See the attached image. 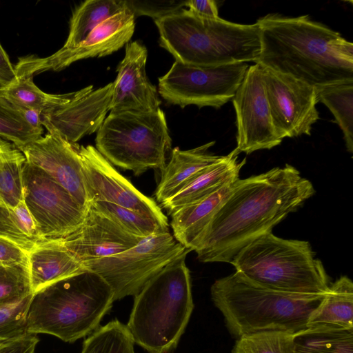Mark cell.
I'll return each instance as SVG.
<instances>
[{
  "label": "cell",
  "mask_w": 353,
  "mask_h": 353,
  "mask_svg": "<svg viewBox=\"0 0 353 353\" xmlns=\"http://www.w3.org/2000/svg\"><path fill=\"white\" fill-rule=\"evenodd\" d=\"M310 181L291 165L239 179L195 249L203 263H231L238 253L314 195Z\"/></svg>",
  "instance_id": "obj_1"
},
{
  "label": "cell",
  "mask_w": 353,
  "mask_h": 353,
  "mask_svg": "<svg viewBox=\"0 0 353 353\" xmlns=\"http://www.w3.org/2000/svg\"><path fill=\"white\" fill-rule=\"evenodd\" d=\"M256 22L261 45L256 64L316 89L353 82V44L339 32L308 15L269 14Z\"/></svg>",
  "instance_id": "obj_2"
},
{
  "label": "cell",
  "mask_w": 353,
  "mask_h": 353,
  "mask_svg": "<svg viewBox=\"0 0 353 353\" xmlns=\"http://www.w3.org/2000/svg\"><path fill=\"white\" fill-rule=\"evenodd\" d=\"M210 294L228 331L239 339L259 332L296 334L307 329L309 318L325 294L281 292L256 284L235 272L216 280Z\"/></svg>",
  "instance_id": "obj_3"
},
{
  "label": "cell",
  "mask_w": 353,
  "mask_h": 353,
  "mask_svg": "<svg viewBox=\"0 0 353 353\" xmlns=\"http://www.w3.org/2000/svg\"><path fill=\"white\" fill-rule=\"evenodd\" d=\"M159 45L183 64L219 66L257 62L261 53L260 28L219 17H199L188 9L154 19Z\"/></svg>",
  "instance_id": "obj_4"
},
{
  "label": "cell",
  "mask_w": 353,
  "mask_h": 353,
  "mask_svg": "<svg viewBox=\"0 0 353 353\" xmlns=\"http://www.w3.org/2000/svg\"><path fill=\"white\" fill-rule=\"evenodd\" d=\"M114 301V292L88 269L33 294L26 323L28 334L45 333L73 343L99 328Z\"/></svg>",
  "instance_id": "obj_5"
},
{
  "label": "cell",
  "mask_w": 353,
  "mask_h": 353,
  "mask_svg": "<svg viewBox=\"0 0 353 353\" xmlns=\"http://www.w3.org/2000/svg\"><path fill=\"white\" fill-rule=\"evenodd\" d=\"M186 250L150 279L134 296L126 325L134 343L149 353H170L194 309Z\"/></svg>",
  "instance_id": "obj_6"
},
{
  "label": "cell",
  "mask_w": 353,
  "mask_h": 353,
  "mask_svg": "<svg viewBox=\"0 0 353 353\" xmlns=\"http://www.w3.org/2000/svg\"><path fill=\"white\" fill-rule=\"evenodd\" d=\"M307 241L267 232L244 247L230 264L264 288L288 294H325L330 285L321 261Z\"/></svg>",
  "instance_id": "obj_7"
},
{
  "label": "cell",
  "mask_w": 353,
  "mask_h": 353,
  "mask_svg": "<svg viewBox=\"0 0 353 353\" xmlns=\"http://www.w3.org/2000/svg\"><path fill=\"white\" fill-rule=\"evenodd\" d=\"M96 149L110 163L140 175L148 169L161 170L172 151L165 114L110 112L97 131Z\"/></svg>",
  "instance_id": "obj_8"
},
{
  "label": "cell",
  "mask_w": 353,
  "mask_h": 353,
  "mask_svg": "<svg viewBox=\"0 0 353 353\" xmlns=\"http://www.w3.org/2000/svg\"><path fill=\"white\" fill-rule=\"evenodd\" d=\"M186 250L168 231L143 238L125 251L84 267L109 284L116 301L137 294L150 279Z\"/></svg>",
  "instance_id": "obj_9"
},
{
  "label": "cell",
  "mask_w": 353,
  "mask_h": 353,
  "mask_svg": "<svg viewBox=\"0 0 353 353\" xmlns=\"http://www.w3.org/2000/svg\"><path fill=\"white\" fill-rule=\"evenodd\" d=\"M248 67L246 63L194 66L175 61L159 79L158 93L167 103L181 108H219L232 99Z\"/></svg>",
  "instance_id": "obj_10"
},
{
  "label": "cell",
  "mask_w": 353,
  "mask_h": 353,
  "mask_svg": "<svg viewBox=\"0 0 353 353\" xmlns=\"http://www.w3.org/2000/svg\"><path fill=\"white\" fill-rule=\"evenodd\" d=\"M23 196L46 239L63 238L74 232L84 221L88 210L46 172L27 161L23 170Z\"/></svg>",
  "instance_id": "obj_11"
},
{
  "label": "cell",
  "mask_w": 353,
  "mask_h": 353,
  "mask_svg": "<svg viewBox=\"0 0 353 353\" xmlns=\"http://www.w3.org/2000/svg\"><path fill=\"white\" fill-rule=\"evenodd\" d=\"M135 16L128 7L97 26L78 46L62 47L53 54L19 58L17 76L33 77L48 70L59 71L83 59L110 55L129 43L135 29Z\"/></svg>",
  "instance_id": "obj_12"
},
{
  "label": "cell",
  "mask_w": 353,
  "mask_h": 353,
  "mask_svg": "<svg viewBox=\"0 0 353 353\" xmlns=\"http://www.w3.org/2000/svg\"><path fill=\"white\" fill-rule=\"evenodd\" d=\"M273 125L279 137L310 135L319 119L316 88L290 75L261 67Z\"/></svg>",
  "instance_id": "obj_13"
},
{
  "label": "cell",
  "mask_w": 353,
  "mask_h": 353,
  "mask_svg": "<svg viewBox=\"0 0 353 353\" xmlns=\"http://www.w3.org/2000/svg\"><path fill=\"white\" fill-rule=\"evenodd\" d=\"M232 101L237 128L236 148L240 152L270 150L282 142L272 123L259 65L248 67Z\"/></svg>",
  "instance_id": "obj_14"
},
{
  "label": "cell",
  "mask_w": 353,
  "mask_h": 353,
  "mask_svg": "<svg viewBox=\"0 0 353 353\" xmlns=\"http://www.w3.org/2000/svg\"><path fill=\"white\" fill-rule=\"evenodd\" d=\"M85 187L91 201L128 208L169 228L167 216L152 198L138 190L92 145L79 146Z\"/></svg>",
  "instance_id": "obj_15"
},
{
  "label": "cell",
  "mask_w": 353,
  "mask_h": 353,
  "mask_svg": "<svg viewBox=\"0 0 353 353\" xmlns=\"http://www.w3.org/2000/svg\"><path fill=\"white\" fill-rule=\"evenodd\" d=\"M79 146L55 132L48 133L19 150L26 161L44 172L65 189L85 209L89 208Z\"/></svg>",
  "instance_id": "obj_16"
},
{
  "label": "cell",
  "mask_w": 353,
  "mask_h": 353,
  "mask_svg": "<svg viewBox=\"0 0 353 353\" xmlns=\"http://www.w3.org/2000/svg\"><path fill=\"white\" fill-rule=\"evenodd\" d=\"M112 85L93 90L90 85L76 91L69 102L41 114L42 125L72 143L98 131L110 111Z\"/></svg>",
  "instance_id": "obj_17"
},
{
  "label": "cell",
  "mask_w": 353,
  "mask_h": 353,
  "mask_svg": "<svg viewBox=\"0 0 353 353\" xmlns=\"http://www.w3.org/2000/svg\"><path fill=\"white\" fill-rule=\"evenodd\" d=\"M143 239L89 205L81 225L69 235L57 239L84 266L125 251Z\"/></svg>",
  "instance_id": "obj_18"
},
{
  "label": "cell",
  "mask_w": 353,
  "mask_h": 353,
  "mask_svg": "<svg viewBox=\"0 0 353 353\" xmlns=\"http://www.w3.org/2000/svg\"><path fill=\"white\" fill-rule=\"evenodd\" d=\"M147 57L148 50L141 42L126 44L124 58L112 82L110 112H149L159 108L161 101L157 88L146 74Z\"/></svg>",
  "instance_id": "obj_19"
},
{
  "label": "cell",
  "mask_w": 353,
  "mask_h": 353,
  "mask_svg": "<svg viewBox=\"0 0 353 353\" xmlns=\"http://www.w3.org/2000/svg\"><path fill=\"white\" fill-rule=\"evenodd\" d=\"M240 152L234 149L228 154L199 172L180 192L161 203L163 208L171 215L179 209L196 202L222 186L239 179V172L246 159L239 161Z\"/></svg>",
  "instance_id": "obj_20"
},
{
  "label": "cell",
  "mask_w": 353,
  "mask_h": 353,
  "mask_svg": "<svg viewBox=\"0 0 353 353\" xmlns=\"http://www.w3.org/2000/svg\"><path fill=\"white\" fill-rule=\"evenodd\" d=\"M236 181L222 186L171 214L173 236L179 243L190 251L195 250L214 216L234 188Z\"/></svg>",
  "instance_id": "obj_21"
},
{
  "label": "cell",
  "mask_w": 353,
  "mask_h": 353,
  "mask_svg": "<svg viewBox=\"0 0 353 353\" xmlns=\"http://www.w3.org/2000/svg\"><path fill=\"white\" fill-rule=\"evenodd\" d=\"M85 269L57 239H46L28 254V273L33 294Z\"/></svg>",
  "instance_id": "obj_22"
},
{
  "label": "cell",
  "mask_w": 353,
  "mask_h": 353,
  "mask_svg": "<svg viewBox=\"0 0 353 353\" xmlns=\"http://www.w3.org/2000/svg\"><path fill=\"white\" fill-rule=\"evenodd\" d=\"M214 143L211 141L187 150L179 148L172 150L155 190L158 202L161 203L176 194L203 169L221 157L209 152Z\"/></svg>",
  "instance_id": "obj_23"
},
{
  "label": "cell",
  "mask_w": 353,
  "mask_h": 353,
  "mask_svg": "<svg viewBox=\"0 0 353 353\" xmlns=\"http://www.w3.org/2000/svg\"><path fill=\"white\" fill-rule=\"evenodd\" d=\"M307 328L353 329V283L349 277L341 276L330 283Z\"/></svg>",
  "instance_id": "obj_24"
},
{
  "label": "cell",
  "mask_w": 353,
  "mask_h": 353,
  "mask_svg": "<svg viewBox=\"0 0 353 353\" xmlns=\"http://www.w3.org/2000/svg\"><path fill=\"white\" fill-rule=\"evenodd\" d=\"M128 8L126 0H88L73 13L63 48L78 46L100 23Z\"/></svg>",
  "instance_id": "obj_25"
},
{
  "label": "cell",
  "mask_w": 353,
  "mask_h": 353,
  "mask_svg": "<svg viewBox=\"0 0 353 353\" xmlns=\"http://www.w3.org/2000/svg\"><path fill=\"white\" fill-rule=\"evenodd\" d=\"M12 85L0 88V96L19 109L35 110L41 114L72 100L76 92L63 94H48L33 82L31 76H17Z\"/></svg>",
  "instance_id": "obj_26"
},
{
  "label": "cell",
  "mask_w": 353,
  "mask_h": 353,
  "mask_svg": "<svg viewBox=\"0 0 353 353\" xmlns=\"http://www.w3.org/2000/svg\"><path fill=\"white\" fill-rule=\"evenodd\" d=\"M0 236L27 252L46 240L41 236L23 201L13 208L0 205Z\"/></svg>",
  "instance_id": "obj_27"
},
{
  "label": "cell",
  "mask_w": 353,
  "mask_h": 353,
  "mask_svg": "<svg viewBox=\"0 0 353 353\" xmlns=\"http://www.w3.org/2000/svg\"><path fill=\"white\" fill-rule=\"evenodd\" d=\"M24 154L13 143L0 138V205L13 208L23 200Z\"/></svg>",
  "instance_id": "obj_28"
},
{
  "label": "cell",
  "mask_w": 353,
  "mask_h": 353,
  "mask_svg": "<svg viewBox=\"0 0 353 353\" xmlns=\"http://www.w3.org/2000/svg\"><path fill=\"white\" fill-rule=\"evenodd\" d=\"M294 353H353V329L307 328L294 334Z\"/></svg>",
  "instance_id": "obj_29"
},
{
  "label": "cell",
  "mask_w": 353,
  "mask_h": 353,
  "mask_svg": "<svg viewBox=\"0 0 353 353\" xmlns=\"http://www.w3.org/2000/svg\"><path fill=\"white\" fill-rule=\"evenodd\" d=\"M317 101L327 107L343 133L348 152H353V82L316 89Z\"/></svg>",
  "instance_id": "obj_30"
},
{
  "label": "cell",
  "mask_w": 353,
  "mask_h": 353,
  "mask_svg": "<svg viewBox=\"0 0 353 353\" xmlns=\"http://www.w3.org/2000/svg\"><path fill=\"white\" fill-rule=\"evenodd\" d=\"M134 345L126 325L115 319L92 333L83 341L81 353H135Z\"/></svg>",
  "instance_id": "obj_31"
},
{
  "label": "cell",
  "mask_w": 353,
  "mask_h": 353,
  "mask_svg": "<svg viewBox=\"0 0 353 353\" xmlns=\"http://www.w3.org/2000/svg\"><path fill=\"white\" fill-rule=\"evenodd\" d=\"M89 205L110 217L131 234L141 238L169 231V228L155 219L128 208L101 201H91Z\"/></svg>",
  "instance_id": "obj_32"
},
{
  "label": "cell",
  "mask_w": 353,
  "mask_h": 353,
  "mask_svg": "<svg viewBox=\"0 0 353 353\" xmlns=\"http://www.w3.org/2000/svg\"><path fill=\"white\" fill-rule=\"evenodd\" d=\"M43 130L32 127L21 110L0 96V137L19 149L40 137Z\"/></svg>",
  "instance_id": "obj_33"
},
{
  "label": "cell",
  "mask_w": 353,
  "mask_h": 353,
  "mask_svg": "<svg viewBox=\"0 0 353 353\" xmlns=\"http://www.w3.org/2000/svg\"><path fill=\"white\" fill-rule=\"evenodd\" d=\"M294 334L264 332L236 339L232 353H294Z\"/></svg>",
  "instance_id": "obj_34"
},
{
  "label": "cell",
  "mask_w": 353,
  "mask_h": 353,
  "mask_svg": "<svg viewBox=\"0 0 353 353\" xmlns=\"http://www.w3.org/2000/svg\"><path fill=\"white\" fill-rule=\"evenodd\" d=\"M32 294L27 267L0 265V305L17 303Z\"/></svg>",
  "instance_id": "obj_35"
},
{
  "label": "cell",
  "mask_w": 353,
  "mask_h": 353,
  "mask_svg": "<svg viewBox=\"0 0 353 353\" xmlns=\"http://www.w3.org/2000/svg\"><path fill=\"white\" fill-rule=\"evenodd\" d=\"M32 295L15 304L0 305V343L29 334L26 317Z\"/></svg>",
  "instance_id": "obj_36"
},
{
  "label": "cell",
  "mask_w": 353,
  "mask_h": 353,
  "mask_svg": "<svg viewBox=\"0 0 353 353\" xmlns=\"http://www.w3.org/2000/svg\"><path fill=\"white\" fill-rule=\"evenodd\" d=\"M128 7L134 16L147 15L154 19L176 12L185 6V1H130Z\"/></svg>",
  "instance_id": "obj_37"
},
{
  "label": "cell",
  "mask_w": 353,
  "mask_h": 353,
  "mask_svg": "<svg viewBox=\"0 0 353 353\" xmlns=\"http://www.w3.org/2000/svg\"><path fill=\"white\" fill-rule=\"evenodd\" d=\"M28 254L16 243L0 236V265L28 268Z\"/></svg>",
  "instance_id": "obj_38"
},
{
  "label": "cell",
  "mask_w": 353,
  "mask_h": 353,
  "mask_svg": "<svg viewBox=\"0 0 353 353\" xmlns=\"http://www.w3.org/2000/svg\"><path fill=\"white\" fill-rule=\"evenodd\" d=\"M38 342L36 334H29L0 343V353H34Z\"/></svg>",
  "instance_id": "obj_39"
},
{
  "label": "cell",
  "mask_w": 353,
  "mask_h": 353,
  "mask_svg": "<svg viewBox=\"0 0 353 353\" xmlns=\"http://www.w3.org/2000/svg\"><path fill=\"white\" fill-rule=\"evenodd\" d=\"M188 10L196 15L208 19L219 18L216 1L214 0H190L185 1Z\"/></svg>",
  "instance_id": "obj_40"
},
{
  "label": "cell",
  "mask_w": 353,
  "mask_h": 353,
  "mask_svg": "<svg viewBox=\"0 0 353 353\" xmlns=\"http://www.w3.org/2000/svg\"><path fill=\"white\" fill-rule=\"evenodd\" d=\"M17 79L15 69L10 61L7 53L0 44V88L12 85Z\"/></svg>",
  "instance_id": "obj_41"
},
{
  "label": "cell",
  "mask_w": 353,
  "mask_h": 353,
  "mask_svg": "<svg viewBox=\"0 0 353 353\" xmlns=\"http://www.w3.org/2000/svg\"><path fill=\"white\" fill-rule=\"evenodd\" d=\"M26 121L34 128L43 130L41 113L32 110L20 109Z\"/></svg>",
  "instance_id": "obj_42"
}]
</instances>
